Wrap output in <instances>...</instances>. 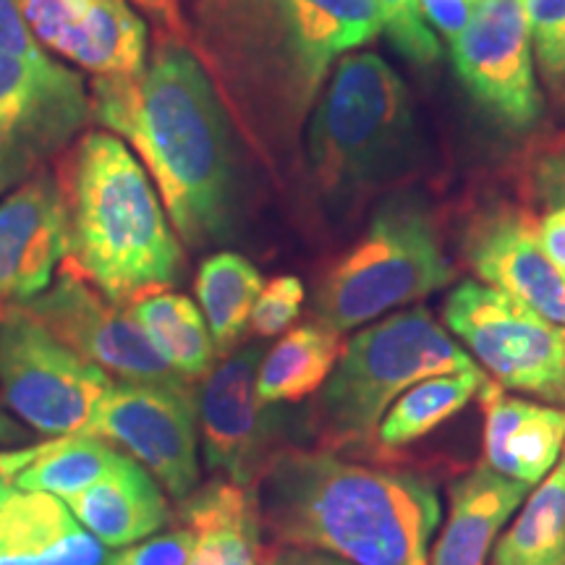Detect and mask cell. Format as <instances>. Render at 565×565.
I'll use <instances>...</instances> for the list:
<instances>
[{
    "instance_id": "1",
    "label": "cell",
    "mask_w": 565,
    "mask_h": 565,
    "mask_svg": "<svg viewBox=\"0 0 565 565\" xmlns=\"http://www.w3.org/2000/svg\"><path fill=\"white\" fill-rule=\"evenodd\" d=\"M89 118L139 154L183 244L200 249L236 233L242 154L221 92L186 40L158 32L141 74L97 76Z\"/></svg>"
},
{
    "instance_id": "2",
    "label": "cell",
    "mask_w": 565,
    "mask_h": 565,
    "mask_svg": "<svg viewBox=\"0 0 565 565\" xmlns=\"http://www.w3.org/2000/svg\"><path fill=\"white\" fill-rule=\"evenodd\" d=\"M383 32L374 0H194V53L238 131L278 166L330 63Z\"/></svg>"
},
{
    "instance_id": "3",
    "label": "cell",
    "mask_w": 565,
    "mask_h": 565,
    "mask_svg": "<svg viewBox=\"0 0 565 565\" xmlns=\"http://www.w3.org/2000/svg\"><path fill=\"white\" fill-rule=\"evenodd\" d=\"M254 500L275 545L322 550L351 565H429L440 524V498L427 479L333 450H275Z\"/></svg>"
},
{
    "instance_id": "4",
    "label": "cell",
    "mask_w": 565,
    "mask_h": 565,
    "mask_svg": "<svg viewBox=\"0 0 565 565\" xmlns=\"http://www.w3.org/2000/svg\"><path fill=\"white\" fill-rule=\"evenodd\" d=\"M68 254L61 267L82 275L113 303L168 291L183 278V246L134 150L110 131H89L61 171Z\"/></svg>"
},
{
    "instance_id": "5",
    "label": "cell",
    "mask_w": 565,
    "mask_h": 565,
    "mask_svg": "<svg viewBox=\"0 0 565 565\" xmlns=\"http://www.w3.org/2000/svg\"><path fill=\"white\" fill-rule=\"evenodd\" d=\"M412 92L374 53L345 55L309 126V171L324 200L362 202L419 168Z\"/></svg>"
},
{
    "instance_id": "6",
    "label": "cell",
    "mask_w": 565,
    "mask_h": 565,
    "mask_svg": "<svg viewBox=\"0 0 565 565\" xmlns=\"http://www.w3.org/2000/svg\"><path fill=\"white\" fill-rule=\"evenodd\" d=\"M479 370L475 359L429 315L412 307L370 324L343 345L315 406V433L324 450L362 448L398 395L435 374Z\"/></svg>"
},
{
    "instance_id": "7",
    "label": "cell",
    "mask_w": 565,
    "mask_h": 565,
    "mask_svg": "<svg viewBox=\"0 0 565 565\" xmlns=\"http://www.w3.org/2000/svg\"><path fill=\"white\" fill-rule=\"evenodd\" d=\"M454 280L435 217L414 194H393L335 259L317 291V320L343 333L440 291Z\"/></svg>"
},
{
    "instance_id": "8",
    "label": "cell",
    "mask_w": 565,
    "mask_h": 565,
    "mask_svg": "<svg viewBox=\"0 0 565 565\" xmlns=\"http://www.w3.org/2000/svg\"><path fill=\"white\" fill-rule=\"evenodd\" d=\"M448 330L461 338L500 387L565 404V328L487 282L463 280L443 307Z\"/></svg>"
},
{
    "instance_id": "9",
    "label": "cell",
    "mask_w": 565,
    "mask_h": 565,
    "mask_svg": "<svg viewBox=\"0 0 565 565\" xmlns=\"http://www.w3.org/2000/svg\"><path fill=\"white\" fill-rule=\"evenodd\" d=\"M116 385L108 372L66 349L24 309L0 322V395L40 435H84Z\"/></svg>"
},
{
    "instance_id": "10",
    "label": "cell",
    "mask_w": 565,
    "mask_h": 565,
    "mask_svg": "<svg viewBox=\"0 0 565 565\" xmlns=\"http://www.w3.org/2000/svg\"><path fill=\"white\" fill-rule=\"evenodd\" d=\"M89 118V97L76 71L51 55L0 53V196L32 179Z\"/></svg>"
},
{
    "instance_id": "11",
    "label": "cell",
    "mask_w": 565,
    "mask_h": 565,
    "mask_svg": "<svg viewBox=\"0 0 565 565\" xmlns=\"http://www.w3.org/2000/svg\"><path fill=\"white\" fill-rule=\"evenodd\" d=\"M194 385L121 383L110 387L84 435L121 445L162 490L183 500L200 487Z\"/></svg>"
},
{
    "instance_id": "12",
    "label": "cell",
    "mask_w": 565,
    "mask_h": 565,
    "mask_svg": "<svg viewBox=\"0 0 565 565\" xmlns=\"http://www.w3.org/2000/svg\"><path fill=\"white\" fill-rule=\"evenodd\" d=\"M21 309L55 341L121 383L192 385L162 362L129 307L113 303L82 275L61 267L55 286L34 296Z\"/></svg>"
},
{
    "instance_id": "13",
    "label": "cell",
    "mask_w": 565,
    "mask_h": 565,
    "mask_svg": "<svg viewBox=\"0 0 565 565\" xmlns=\"http://www.w3.org/2000/svg\"><path fill=\"white\" fill-rule=\"evenodd\" d=\"M463 89L494 118L526 129L542 113L532 32L521 0H479L469 30L450 45Z\"/></svg>"
},
{
    "instance_id": "14",
    "label": "cell",
    "mask_w": 565,
    "mask_h": 565,
    "mask_svg": "<svg viewBox=\"0 0 565 565\" xmlns=\"http://www.w3.org/2000/svg\"><path fill=\"white\" fill-rule=\"evenodd\" d=\"M259 345L228 353L200 395L204 461L212 475L254 490L273 458V416L257 395Z\"/></svg>"
},
{
    "instance_id": "15",
    "label": "cell",
    "mask_w": 565,
    "mask_h": 565,
    "mask_svg": "<svg viewBox=\"0 0 565 565\" xmlns=\"http://www.w3.org/2000/svg\"><path fill=\"white\" fill-rule=\"evenodd\" d=\"M68 254V212L61 183L38 171L0 202V322L51 288Z\"/></svg>"
},
{
    "instance_id": "16",
    "label": "cell",
    "mask_w": 565,
    "mask_h": 565,
    "mask_svg": "<svg viewBox=\"0 0 565 565\" xmlns=\"http://www.w3.org/2000/svg\"><path fill=\"white\" fill-rule=\"evenodd\" d=\"M463 254L487 286L565 328V275L547 257L532 210L500 204L479 212L466 231Z\"/></svg>"
},
{
    "instance_id": "17",
    "label": "cell",
    "mask_w": 565,
    "mask_h": 565,
    "mask_svg": "<svg viewBox=\"0 0 565 565\" xmlns=\"http://www.w3.org/2000/svg\"><path fill=\"white\" fill-rule=\"evenodd\" d=\"M21 13L34 40L95 76L147 66V24L129 0H21Z\"/></svg>"
},
{
    "instance_id": "18",
    "label": "cell",
    "mask_w": 565,
    "mask_h": 565,
    "mask_svg": "<svg viewBox=\"0 0 565 565\" xmlns=\"http://www.w3.org/2000/svg\"><path fill=\"white\" fill-rule=\"evenodd\" d=\"M108 555L61 498L0 477V565H105Z\"/></svg>"
},
{
    "instance_id": "19",
    "label": "cell",
    "mask_w": 565,
    "mask_h": 565,
    "mask_svg": "<svg viewBox=\"0 0 565 565\" xmlns=\"http://www.w3.org/2000/svg\"><path fill=\"white\" fill-rule=\"evenodd\" d=\"M484 458L500 475L540 484L565 450V408L503 393L494 380L482 387Z\"/></svg>"
},
{
    "instance_id": "20",
    "label": "cell",
    "mask_w": 565,
    "mask_h": 565,
    "mask_svg": "<svg viewBox=\"0 0 565 565\" xmlns=\"http://www.w3.org/2000/svg\"><path fill=\"white\" fill-rule=\"evenodd\" d=\"M526 482L479 463L448 490V519L429 565H484L500 532L529 494Z\"/></svg>"
},
{
    "instance_id": "21",
    "label": "cell",
    "mask_w": 565,
    "mask_h": 565,
    "mask_svg": "<svg viewBox=\"0 0 565 565\" xmlns=\"http://www.w3.org/2000/svg\"><path fill=\"white\" fill-rule=\"evenodd\" d=\"M66 505L105 547H126L147 540L171 519L158 479L126 454L103 479L68 498Z\"/></svg>"
},
{
    "instance_id": "22",
    "label": "cell",
    "mask_w": 565,
    "mask_h": 565,
    "mask_svg": "<svg viewBox=\"0 0 565 565\" xmlns=\"http://www.w3.org/2000/svg\"><path fill=\"white\" fill-rule=\"evenodd\" d=\"M179 524L194 532L189 565H259L263 526L254 490L212 479L181 500Z\"/></svg>"
},
{
    "instance_id": "23",
    "label": "cell",
    "mask_w": 565,
    "mask_h": 565,
    "mask_svg": "<svg viewBox=\"0 0 565 565\" xmlns=\"http://www.w3.org/2000/svg\"><path fill=\"white\" fill-rule=\"evenodd\" d=\"M116 445L95 435H63L32 448L0 454V477L19 490L47 492L66 503L121 461Z\"/></svg>"
},
{
    "instance_id": "24",
    "label": "cell",
    "mask_w": 565,
    "mask_h": 565,
    "mask_svg": "<svg viewBox=\"0 0 565 565\" xmlns=\"http://www.w3.org/2000/svg\"><path fill=\"white\" fill-rule=\"evenodd\" d=\"M341 353V333L320 320L288 330L259 362V401L265 406H275L309 398L328 383Z\"/></svg>"
},
{
    "instance_id": "25",
    "label": "cell",
    "mask_w": 565,
    "mask_h": 565,
    "mask_svg": "<svg viewBox=\"0 0 565 565\" xmlns=\"http://www.w3.org/2000/svg\"><path fill=\"white\" fill-rule=\"evenodd\" d=\"M129 312L160 359L186 383L210 377L215 370V343L196 303L189 296L152 291L129 303Z\"/></svg>"
},
{
    "instance_id": "26",
    "label": "cell",
    "mask_w": 565,
    "mask_h": 565,
    "mask_svg": "<svg viewBox=\"0 0 565 565\" xmlns=\"http://www.w3.org/2000/svg\"><path fill=\"white\" fill-rule=\"evenodd\" d=\"M263 288L265 280L257 267L236 252L210 254L200 265L194 291L217 356H228L249 330L252 309Z\"/></svg>"
},
{
    "instance_id": "27",
    "label": "cell",
    "mask_w": 565,
    "mask_h": 565,
    "mask_svg": "<svg viewBox=\"0 0 565 565\" xmlns=\"http://www.w3.org/2000/svg\"><path fill=\"white\" fill-rule=\"evenodd\" d=\"M487 383L490 377L482 370L435 374V377L422 380L393 401L380 422L374 443L395 450L422 440L424 435L469 406Z\"/></svg>"
},
{
    "instance_id": "28",
    "label": "cell",
    "mask_w": 565,
    "mask_h": 565,
    "mask_svg": "<svg viewBox=\"0 0 565 565\" xmlns=\"http://www.w3.org/2000/svg\"><path fill=\"white\" fill-rule=\"evenodd\" d=\"M561 561H565V456L494 542L490 565H557Z\"/></svg>"
},
{
    "instance_id": "29",
    "label": "cell",
    "mask_w": 565,
    "mask_h": 565,
    "mask_svg": "<svg viewBox=\"0 0 565 565\" xmlns=\"http://www.w3.org/2000/svg\"><path fill=\"white\" fill-rule=\"evenodd\" d=\"M521 192L536 207H565V134L536 139L521 160Z\"/></svg>"
},
{
    "instance_id": "30",
    "label": "cell",
    "mask_w": 565,
    "mask_h": 565,
    "mask_svg": "<svg viewBox=\"0 0 565 565\" xmlns=\"http://www.w3.org/2000/svg\"><path fill=\"white\" fill-rule=\"evenodd\" d=\"M374 3H377L387 40L406 61L429 66L440 58V42L424 24L419 0H374Z\"/></svg>"
},
{
    "instance_id": "31",
    "label": "cell",
    "mask_w": 565,
    "mask_h": 565,
    "mask_svg": "<svg viewBox=\"0 0 565 565\" xmlns=\"http://www.w3.org/2000/svg\"><path fill=\"white\" fill-rule=\"evenodd\" d=\"M303 282L296 275H280L273 278L259 294L257 303L252 309L249 328L259 338H275L286 333L301 315L303 307Z\"/></svg>"
},
{
    "instance_id": "32",
    "label": "cell",
    "mask_w": 565,
    "mask_h": 565,
    "mask_svg": "<svg viewBox=\"0 0 565 565\" xmlns=\"http://www.w3.org/2000/svg\"><path fill=\"white\" fill-rule=\"evenodd\" d=\"M540 66L565 76V0H521Z\"/></svg>"
},
{
    "instance_id": "33",
    "label": "cell",
    "mask_w": 565,
    "mask_h": 565,
    "mask_svg": "<svg viewBox=\"0 0 565 565\" xmlns=\"http://www.w3.org/2000/svg\"><path fill=\"white\" fill-rule=\"evenodd\" d=\"M194 550V532L186 526L168 529L147 540L126 545L108 555L105 565H189Z\"/></svg>"
},
{
    "instance_id": "34",
    "label": "cell",
    "mask_w": 565,
    "mask_h": 565,
    "mask_svg": "<svg viewBox=\"0 0 565 565\" xmlns=\"http://www.w3.org/2000/svg\"><path fill=\"white\" fill-rule=\"evenodd\" d=\"M0 53L17 55V58L45 55V51L34 42L30 26H26L21 0H0Z\"/></svg>"
},
{
    "instance_id": "35",
    "label": "cell",
    "mask_w": 565,
    "mask_h": 565,
    "mask_svg": "<svg viewBox=\"0 0 565 565\" xmlns=\"http://www.w3.org/2000/svg\"><path fill=\"white\" fill-rule=\"evenodd\" d=\"M422 13L433 21V26L454 45L469 30L479 0H419Z\"/></svg>"
},
{
    "instance_id": "36",
    "label": "cell",
    "mask_w": 565,
    "mask_h": 565,
    "mask_svg": "<svg viewBox=\"0 0 565 565\" xmlns=\"http://www.w3.org/2000/svg\"><path fill=\"white\" fill-rule=\"evenodd\" d=\"M259 565H351V563L343 561V557L322 553V550L273 545L270 550H263Z\"/></svg>"
},
{
    "instance_id": "37",
    "label": "cell",
    "mask_w": 565,
    "mask_h": 565,
    "mask_svg": "<svg viewBox=\"0 0 565 565\" xmlns=\"http://www.w3.org/2000/svg\"><path fill=\"white\" fill-rule=\"evenodd\" d=\"M540 242L553 265L565 275V207L550 210L540 217Z\"/></svg>"
},
{
    "instance_id": "38",
    "label": "cell",
    "mask_w": 565,
    "mask_h": 565,
    "mask_svg": "<svg viewBox=\"0 0 565 565\" xmlns=\"http://www.w3.org/2000/svg\"><path fill=\"white\" fill-rule=\"evenodd\" d=\"M141 11L150 13V19L158 21L160 32L175 34V38H189V24L183 19L181 0H134Z\"/></svg>"
},
{
    "instance_id": "39",
    "label": "cell",
    "mask_w": 565,
    "mask_h": 565,
    "mask_svg": "<svg viewBox=\"0 0 565 565\" xmlns=\"http://www.w3.org/2000/svg\"><path fill=\"white\" fill-rule=\"evenodd\" d=\"M557 565H565V561H561V563H557Z\"/></svg>"
}]
</instances>
